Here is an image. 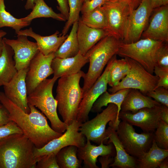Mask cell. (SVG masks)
Listing matches in <instances>:
<instances>
[{"instance_id": "6da1fadb", "label": "cell", "mask_w": 168, "mask_h": 168, "mask_svg": "<svg viewBox=\"0 0 168 168\" xmlns=\"http://www.w3.org/2000/svg\"><path fill=\"white\" fill-rule=\"evenodd\" d=\"M0 103L8 110L11 120L16 123L36 148H41L63 134L49 125L45 116L35 106L28 105L30 112L26 113L1 92Z\"/></svg>"}, {"instance_id": "7a4b0ae2", "label": "cell", "mask_w": 168, "mask_h": 168, "mask_svg": "<svg viewBox=\"0 0 168 168\" xmlns=\"http://www.w3.org/2000/svg\"><path fill=\"white\" fill-rule=\"evenodd\" d=\"M35 148L23 133L6 137L0 141V168H36Z\"/></svg>"}, {"instance_id": "3957f363", "label": "cell", "mask_w": 168, "mask_h": 168, "mask_svg": "<svg viewBox=\"0 0 168 168\" xmlns=\"http://www.w3.org/2000/svg\"><path fill=\"white\" fill-rule=\"evenodd\" d=\"M85 73L81 70L76 74L61 77L58 81L55 99L58 112L68 126L76 119L83 96L80 81Z\"/></svg>"}, {"instance_id": "277c9868", "label": "cell", "mask_w": 168, "mask_h": 168, "mask_svg": "<svg viewBox=\"0 0 168 168\" xmlns=\"http://www.w3.org/2000/svg\"><path fill=\"white\" fill-rule=\"evenodd\" d=\"M122 41L108 35L103 38L86 53L89 65L87 72L82 77L83 95L92 86L101 74L110 59L117 55Z\"/></svg>"}, {"instance_id": "5b68a950", "label": "cell", "mask_w": 168, "mask_h": 168, "mask_svg": "<svg viewBox=\"0 0 168 168\" xmlns=\"http://www.w3.org/2000/svg\"><path fill=\"white\" fill-rule=\"evenodd\" d=\"M58 78L54 76L46 79L27 95L28 105L37 107L49 120L51 128L55 131L63 133L68 126L59 119L57 112V102L53 96V89Z\"/></svg>"}, {"instance_id": "8992f818", "label": "cell", "mask_w": 168, "mask_h": 168, "mask_svg": "<svg viewBox=\"0 0 168 168\" xmlns=\"http://www.w3.org/2000/svg\"><path fill=\"white\" fill-rule=\"evenodd\" d=\"M164 43L148 38L140 39L130 43L122 41L117 55L133 60L153 74L156 66V53Z\"/></svg>"}, {"instance_id": "52a82bcc", "label": "cell", "mask_w": 168, "mask_h": 168, "mask_svg": "<svg viewBox=\"0 0 168 168\" xmlns=\"http://www.w3.org/2000/svg\"><path fill=\"white\" fill-rule=\"evenodd\" d=\"M105 109L93 119L82 123L79 131L89 140L99 145L107 143L108 140L106 129L108 123L115 122L117 127L120 121L119 117L118 108L113 103H109Z\"/></svg>"}, {"instance_id": "ba28073f", "label": "cell", "mask_w": 168, "mask_h": 168, "mask_svg": "<svg viewBox=\"0 0 168 168\" xmlns=\"http://www.w3.org/2000/svg\"><path fill=\"white\" fill-rule=\"evenodd\" d=\"M125 58L130 66L129 71L117 85L108 89L109 92L112 93L121 89H134L146 95L154 90L157 86L158 77L147 72L136 61Z\"/></svg>"}, {"instance_id": "9c48e42d", "label": "cell", "mask_w": 168, "mask_h": 168, "mask_svg": "<svg viewBox=\"0 0 168 168\" xmlns=\"http://www.w3.org/2000/svg\"><path fill=\"white\" fill-rule=\"evenodd\" d=\"M116 132L126 151L137 158L148 150L154 140V132L137 133L133 125L123 120L119 123Z\"/></svg>"}, {"instance_id": "30bf717a", "label": "cell", "mask_w": 168, "mask_h": 168, "mask_svg": "<svg viewBox=\"0 0 168 168\" xmlns=\"http://www.w3.org/2000/svg\"><path fill=\"white\" fill-rule=\"evenodd\" d=\"M82 123L75 119L68 126L64 133L61 136L53 139L41 148L35 147L34 154L36 162L44 156L53 154L56 155L66 146L71 145L78 147L83 146L86 142V138L79 130Z\"/></svg>"}, {"instance_id": "8fae6325", "label": "cell", "mask_w": 168, "mask_h": 168, "mask_svg": "<svg viewBox=\"0 0 168 168\" xmlns=\"http://www.w3.org/2000/svg\"><path fill=\"white\" fill-rule=\"evenodd\" d=\"M153 10L150 0H142L137 8L131 11L126 25L123 43H130L140 40Z\"/></svg>"}, {"instance_id": "7c38bea8", "label": "cell", "mask_w": 168, "mask_h": 168, "mask_svg": "<svg viewBox=\"0 0 168 168\" xmlns=\"http://www.w3.org/2000/svg\"><path fill=\"white\" fill-rule=\"evenodd\" d=\"M107 21L109 35L123 41L128 17L131 10L125 3L107 1L101 6Z\"/></svg>"}, {"instance_id": "4fadbf2b", "label": "cell", "mask_w": 168, "mask_h": 168, "mask_svg": "<svg viewBox=\"0 0 168 168\" xmlns=\"http://www.w3.org/2000/svg\"><path fill=\"white\" fill-rule=\"evenodd\" d=\"M54 53L45 55L39 51L30 61L26 77L27 95L53 74L51 64L55 57Z\"/></svg>"}, {"instance_id": "5bb4252c", "label": "cell", "mask_w": 168, "mask_h": 168, "mask_svg": "<svg viewBox=\"0 0 168 168\" xmlns=\"http://www.w3.org/2000/svg\"><path fill=\"white\" fill-rule=\"evenodd\" d=\"M162 105L142 109L135 113L120 111L119 119L140 128L144 132L154 133L161 120Z\"/></svg>"}, {"instance_id": "9a60e30c", "label": "cell", "mask_w": 168, "mask_h": 168, "mask_svg": "<svg viewBox=\"0 0 168 168\" xmlns=\"http://www.w3.org/2000/svg\"><path fill=\"white\" fill-rule=\"evenodd\" d=\"M113 57L107 64L103 72L90 89L83 96L79 104L76 119L83 123L89 119L92 106L98 97L107 90L108 76L113 63Z\"/></svg>"}, {"instance_id": "2e32d148", "label": "cell", "mask_w": 168, "mask_h": 168, "mask_svg": "<svg viewBox=\"0 0 168 168\" xmlns=\"http://www.w3.org/2000/svg\"><path fill=\"white\" fill-rule=\"evenodd\" d=\"M27 37L20 35H17L15 40L2 38L13 51V58L18 71L28 68L30 61L39 51L36 43L29 40Z\"/></svg>"}, {"instance_id": "e0dca14e", "label": "cell", "mask_w": 168, "mask_h": 168, "mask_svg": "<svg viewBox=\"0 0 168 168\" xmlns=\"http://www.w3.org/2000/svg\"><path fill=\"white\" fill-rule=\"evenodd\" d=\"M28 68L20 70L9 82L3 86L4 94L12 103L29 114L30 109L27 101L26 77Z\"/></svg>"}, {"instance_id": "ac0fdd59", "label": "cell", "mask_w": 168, "mask_h": 168, "mask_svg": "<svg viewBox=\"0 0 168 168\" xmlns=\"http://www.w3.org/2000/svg\"><path fill=\"white\" fill-rule=\"evenodd\" d=\"M153 14L147 28L142 36L148 38L168 42V6H162L153 10Z\"/></svg>"}, {"instance_id": "d6986e66", "label": "cell", "mask_w": 168, "mask_h": 168, "mask_svg": "<svg viewBox=\"0 0 168 168\" xmlns=\"http://www.w3.org/2000/svg\"><path fill=\"white\" fill-rule=\"evenodd\" d=\"M86 141L83 146L78 148V157L83 161V168H99L96 164L98 157L107 155L114 156L115 148L112 143L105 145L102 142L97 146L91 144L90 141Z\"/></svg>"}, {"instance_id": "ffe728a7", "label": "cell", "mask_w": 168, "mask_h": 168, "mask_svg": "<svg viewBox=\"0 0 168 168\" xmlns=\"http://www.w3.org/2000/svg\"><path fill=\"white\" fill-rule=\"evenodd\" d=\"M106 129L108 140L107 144L112 143L116 151L114 162L109 166L112 168H137V158L129 154L124 149L119 140L116 128L112 123H109Z\"/></svg>"}, {"instance_id": "44dd1931", "label": "cell", "mask_w": 168, "mask_h": 168, "mask_svg": "<svg viewBox=\"0 0 168 168\" xmlns=\"http://www.w3.org/2000/svg\"><path fill=\"white\" fill-rule=\"evenodd\" d=\"M88 62L89 59L86 56L79 51L73 57L66 58L55 57L52 61L51 67L54 76L58 78L79 72Z\"/></svg>"}, {"instance_id": "7402d4cb", "label": "cell", "mask_w": 168, "mask_h": 168, "mask_svg": "<svg viewBox=\"0 0 168 168\" xmlns=\"http://www.w3.org/2000/svg\"><path fill=\"white\" fill-rule=\"evenodd\" d=\"M59 32L56 31L53 34L47 36H42L34 32L32 28L21 30L16 34L25 35L34 38L36 43L39 51L43 54L47 55L56 52L68 35H59Z\"/></svg>"}, {"instance_id": "603a6c76", "label": "cell", "mask_w": 168, "mask_h": 168, "mask_svg": "<svg viewBox=\"0 0 168 168\" xmlns=\"http://www.w3.org/2000/svg\"><path fill=\"white\" fill-rule=\"evenodd\" d=\"M108 35V33L105 30L89 27L79 20L77 36L79 51L85 55L98 42Z\"/></svg>"}, {"instance_id": "cb8c5ba5", "label": "cell", "mask_w": 168, "mask_h": 168, "mask_svg": "<svg viewBox=\"0 0 168 168\" xmlns=\"http://www.w3.org/2000/svg\"><path fill=\"white\" fill-rule=\"evenodd\" d=\"M161 104L138 90L130 89L121 104L120 111L135 113L142 109Z\"/></svg>"}, {"instance_id": "d4e9b609", "label": "cell", "mask_w": 168, "mask_h": 168, "mask_svg": "<svg viewBox=\"0 0 168 168\" xmlns=\"http://www.w3.org/2000/svg\"><path fill=\"white\" fill-rule=\"evenodd\" d=\"M13 55L12 48L3 41L0 55V87L11 81L17 72Z\"/></svg>"}, {"instance_id": "484cf974", "label": "cell", "mask_w": 168, "mask_h": 168, "mask_svg": "<svg viewBox=\"0 0 168 168\" xmlns=\"http://www.w3.org/2000/svg\"><path fill=\"white\" fill-rule=\"evenodd\" d=\"M168 157V149L158 147L153 140L148 150L137 158V168H156L165 158Z\"/></svg>"}, {"instance_id": "4316f807", "label": "cell", "mask_w": 168, "mask_h": 168, "mask_svg": "<svg viewBox=\"0 0 168 168\" xmlns=\"http://www.w3.org/2000/svg\"><path fill=\"white\" fill-rule=\"evenodd\" d=\"M130 89H124L114 93H109L107 91L102 94L94 103L91 110L93 113H100L102 108L107 106L109 103L115 104L118 108L119 114L121 110V104L125 96Z\"/></svg>"}, {"instance_id": "83f0119b", "label": "cell", "mask_w": 168, "mask_h": 168, "mask_svg": "<svg viewBox=\"0 0 168 168\" xmlns=\"http://www.w3.org/2000/svg\"><path fill=\"white\" fill-rule=\"evenodd\" d=\"M78 21L73 23L69 35L54 53L55 57L66 58L73 57L77 55L79 52L77 36Z\"/></svg>"}, {"instance_id": "f1b7e54d", "label": "cell", "mask_w": 168, "mask_h": 168, "mask_svg": "<svg viewBox=\"0 0 168 168\" xmlns=\"http://www.w3.org/2000/svg\"><path fill=\"white\" fill-rule=\"evenodd\" d=\"M78 148L74 145H69L63 147L57 153L56 158L59 168L82 167V161L77 156Z\"/></svg>"}, {"instance_id": "f546056e", "label": "cell", "mask_w": 168, "mask_h": 168, "mask_svg": "<svg viewBox=\"0 0 168 168\" xmlns=\"http://www.w3.org/2000/svg\"><path fill=\"white\" fill-rule=\"evenodd\" d=\"M34 3L32 12L26 16L21 18L23 21L30 24L33 20L40 17H51L61 21L66 20L62 14L55 12L44 0H35Z\"/></svg>"}, {"instance_id": "4dcf8cb0", "label": "cell", "mask_w": 168, "mask_h": 168, "mask_svg": "<svg viewBox=\"0 0 168 168\" xmlns=\"http://www.w3.org/2000/svg\"><path fill=\"white\" fill-rule=\"evenodd\" d=\"M116 55L113 57V63L108 76V84L111 87L117 85L126 76L130 69L126 58L117 59Z\"/></svg>"}, {"instance_id": "1f68e13d", "label": "cell", "mask_w": 168, "mask_h": 168, "mask_svg": "<svg viewBox=\"0 0 168 168\" xmlns=\"http://www.w3.org/2000/svg\"><path fill=\"white\" fill-rule=\"evenodd\" d=\"M79 20L92 28L105 30L107 27L105 15L101 7L82 14Z\"/></svg>"}, {"instance_id": "d6a6232c", "label": "cell", "mask_w": 168, "mask_h": 168, "mask_svg": "<svg viewBox=\"0 0 168 168\" xmlns=\"http://www.w3.org/2000/svg\"><path fill=\"white\" fill-rule=\"evenodd\" d=\"M30 23L22 18H16L5 10L4 0H0V28L4 27L12 28L16 34L21 29L29 26Z\"/></svg>"}, {"instance_id": "836d02e7", "label": "cell", "mask_w": 168, "mask_h": 168, "mask_svg": "<svg viewBox=\"0 0 168 168\" xmlns=\"http://www.w3.org/2000/svg\"><path fill=\"white\" fill-rule=\"evenodd\" d=\"M69 8L68 17L60 35H65L73 23L78 21L83 2L82 0H68Z\"/></svg>"}, {"instance_id": "e575fe53", "label": "cell", "mask_w": 168, "mask_h": 168, "mask_svg": "<svg viewBox=\"0 0 168 168\" xmlns=\"http://www.w3.org/2000/svg\"><path fill=\"white\" fill-rule=\"evenodd\" d=\"M154 140L159 147L168 149V124L162 120L154 132Z\"/></svg>"}, {"instance_id": "d590c367", "label": "cell", "mask_w": 168, "mask_h": 168, "mask_svg": "<svg viewBox=\"0 0 168 168\" xmlns=\"http://www.w3.org/2000/svg\"><path fill=\"white\" fill-rule=\"evenodd\" d=\"M146 95L160 103L168 107V89L162 86L156 88Z\"/></svg>"}, {"instance_id": "8d00e7d4", "label": "cell", "mask_w": 168, "mask_h": 168, "mask_svg": "<svg viewBox=\"0 0 168 168\" xmlns=\"http://www.w3.org/2000/svg\"><path fill=\"white\" fill-rule=\"evenodd\" d=\"M156 66L168 68V45L164 43L157 50L156 56Z\"/></svg>"}, {"instance_id": "74e56055", "label": "cell", "mask_w": 168, "mask_h": 168, "mask_svg": "<svg viewBox=\"0 0 168 168\" xmlns=\"http://www.w3.org/2000/svg\"><path fill=\"white\" fill-rule=\"evenodd\" d=\"M23 133L22 130L13 121L0 127V141L12 134Z\"/></svg>"}, {"instance_id": "f35d334b", "label": "cell", "mask_w": 168, "mask_h": 168, "mask_svg": "<svg viewBox=\"0 0 168 168\" xmlns=\"http://www.w3.org/2000/svg\"><path fill=\"white\" fill-rule=\"evenodd\" d=\"M56 156L53 154L41 157L37 162L36 168H59Z\"/></svg>"}, {"instance_id": "ab89813d", "label": "cell", "mask_w": 168, "mask_h": 168, "mask_svg": "<svg viewBox=\"0 0 168 168\" xmlns=\"http://www.w3.org/2000/svg\"><path fill=\"white\" fill-rule=\"evenodd\" d=\"M155 75L158 77L156 87L162 86L168 89V68L155 66L154 70Z\"/></svg>"}, {"instance_id": "60d3db41", "label": "cell", "mask_w": 168, "mask_h": 168, "mask_svg": "<svg viewBox=\"0 0 168 168\" xmlns=\"http://www.w3.org/2000/svg\"><path fill=\"white\" fill-rule=\"evenodd\" d=\"M107 0H91L83 3L81 12L82 14L101 7Z\"/></svg>"}, {"instance_id": "b9f144b4", "label": "cell", "mask_w": 168, "mask_h": 168, "mask_svg": "<svg viewBox=\"0 0 168 168\" xmlns=\"http://www.w3.org/2000/svg\"><path fill=\"white\" fill-rule=\"evenodd\" d=\"M9 114L5 107L0 104V127L11 121Z\"/></svg>"}, {"instance_id": "7bdbcfd3", "label": "cell", "mask_w": 168, "mask_h": 168, "mask_svg": "<svg viewBox=\"0 0 168 168\" xmlns=\"http://www.w3.org/2000/svg\"><path fill=\"white\" fill-rule=\"evenodd\" d=\"M57 1L58 5L57 7L58 9L67 20L68 17L69 11L68 0H57Z\"/></svg>"}, {"instance_id": "ee69618b", "label": "cell", "mask_w": 168, "mask_h": 168, "mask_svg": "<svg viewBox=\"0 0 168 168\" xmlns=\"http://www.w3.org/2000/svg\"><path fill=\"white\" fill-rule=\"evenodd\" d=\"M114 156L107 155L99 156L98 160L101 168H109V166L114 161Z\"/></svg>"}, {"instance_id": "f6af8a7d", "label": "cell", "mask_w": 168, "mask_h": 168, "mask_svg": "<svg viewBox=\"0 0 168 168\" xmlns=\"http://www.w3.org/2000/svg\"><path fill=\"white\" fill-rule=\"evenodd\" d=\"M107 1L122 2L127 4L131 10L135 9L142 0H107Z\"/></svg>"}, {"instance_id": "bcb514c9", "label": "cell", "mask_w": 168, "mask_h": 168, "mask_svg": "<svg viewBox=\"0 0 168 168\" xmlns=\"http://www.w3.org/2000/svg\"><path fill=\"white\" fill-rule=\"evenodd\" d=\"M162 105L161 120L168 124V107Z\"/></svg>"}, {"instance_id": "7dc6e473", "label": "cell", "mask_w": 168, "mask_h": 168, "mask_svg": "<svg viewBox=\"0 0 168 168\" xmlns=\"http://www.w3.org/2000/svg\"><path fill=\"white\" fill-rule=\"evenodd\" d=\"M150 1L153 9L162 6L161 0H150Z\"/></svg>"}, {"instance_id": "c3c4849f", "label": "cell", "mask_w": 168, "mask_h": 168, "mask_svg": "<svg viewBox=\"0 0 168 168\" xmlns=\"http://www.w3.org/2000/svg\"><path fill=\"white\" fill-rule=\"evenodd\" d=\"M35 0H27L25 6V7L26 10L32 9L33 8Z\"/></svg>"}, {"instance_id": "681fc988", "label": "cell", "mask_w": 168, "mask_h": 168, "mask_svg": "<svg viewBox=\"0 0 168 168\" xmlns=\"http://www.w3.org/2000/svg\"><path fill=\"white\" fill-rule=\"evenodd\" d=\"M168 157L164 159L159 165L158 167L160 168H168Z\"/></svg>"}, {"instance_id": "f907efd6", "label": "cell", "mask_w": 168, "mask_h": 168, "mask_svg": "<svg viewBox=\"0 0 168 168\" xmlns=\"http://www.w3.org/2000/svg\"><path fill=\"white\" fill-rule=\"evenodd\" d=\"M2 38H0V55L2 53L3 45V41Z\"/></svg>"}, {"instance_id": "816d5d0a", "label": "cell", "mask_w": 168, "mask_h": 168, "mask_svg": "<svg viewBox=\"0 0 168 168\" xmlns=\"http://www.w3.org/2000/svg\"><path fill=\"white\" fill-rule=\"evenodd\" d=\"M7 34L6 32L2 30H0V38H2Z\"/></svg>"}, {"instance_id": "f5cc1de1", "label": "cell", "mask_w": 168, "mask_h": 168, "mask_svg": "<svg viewBox=\"0 0 168 168\" xmlns=\"http://www.w3.org/2000/svg\"><path fill=\"white\" fill-rule=\"evenodd\" d=\"M161 2L162 6L168 5V0H161Z\"/></svg>"}, {"instance_id": "db71d44e", "label": "cell", "mask_w": 168, "mask_h": 168, "mask_svg": "<svg viewBox=\"0 0 168 168\" xmlns=\"http://www.w3.org/2000/svg\"><path fill=\"white\" fill-rule=\"evenodd\" d=\"M91 0H82L83 3V2H87V1H90Z\"/></svg>"}, {"instance_id": "11a10c76", "label": "cell", "mask_w": 168, "mask_h": 168, "mask_svg": "<svg viewBox=\"0 0 168 168\" xmlns=\"http://www.w3.org/2000/svg\"></svg>"}]
</instances>
